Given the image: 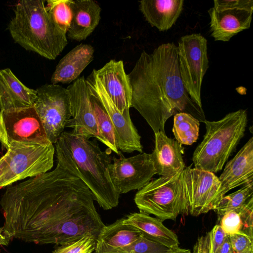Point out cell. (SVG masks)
<instances>
[{
	"label": "cell",
	"mask_w": 253,
	"mask_h": 253,
	"mask_svg": "<svg viewBox=\"0 0 253 253\" xmlns=\"http://www.w3.org/2000/svg\"><path fill=\"white\" fill-rule=\"evenodd\" d=\"M55 169L10 186L0 200L10 240L61 245L104 226L92 193L80 177L64 138L55 143Z\"/></svg>",
	"instance_id": "1"
},
{
	"label": "cell",
	"mask_w": 253,
	"mask_h": 253,
	"mask_svg": "<svg viewBox=\"0 0 253 253\" xmlns=\"http://www.w3.org/2000/svg\"><path fill=\"white\" fill-rule=\"evenodd\" d=\"M131 88L130 108L135 109L155 133L165 131L175 113L206 120L203 109L191 99L180 75L177 46L164 43L149 53L143 51L127 74Z\"/></svg>",
	"instance_id": "2"
},
{
	"label": "cell",
	"mask_w": 253,
	"mask_h": 253,
	"mask_svg": "<svg viewBox=\"0 0 253 253\" xmlns=\"http://www.w3.org/2000/svg\"><path fill=\"white\" fill-rule=\"evenodd\" d=\"M42 0H22L16 3L8 25L14 42L27 50L54 60L68 44L67 35L55 26Z\"/></svg>",
	"instance_id": "3"
},
{
	"label": "cell",
	"mask_w": 253,
	"mask_h": 253,
	"mask_svg": "<svg viewBox=\"0 0 253 253\" xmlns=\"http://www.w3.org/2000/svg\"><path fill=\"white\" fill-rule=\"evenodd\" d=\"M61 136L80 177L90 190L94 201L105 210L116 207L120 195L115 189L109 176L111 150L108 148L103 151L96 141L71 131H64Z\"/></svg>",
	"instance_id": "4"
},
{
	"label": "cell",
	"mask_w": 253,
	"mask_h": 253,
	"mask_svg": "<svg viewBox=\"0 0 253 253\" xmlns=\"http://www.w3.org/2000/svg\"><path fill=\"white\" fill-rule=\"evenodd\" d=\"M206 133L194 151L195 168L215 173L221 170L246 131V110L239 109L216 121L205 120Z\"/></svg>",
	"instance_id": "5"
},
{
	"label": "cell",
	"mask_w": 253,
	"mask_h": 253,
	"mask_svg": "<svg viewBox=\"0 0 253 253\" xmlns=\"http://www.w3.org/2000/svg\"><path fill=\"white\" fill-rule=\"evenodd\" d=\"M53 144L11 142L0 158V188L49 171L53 166Z\"/></svg>",
	"instance_id": "6"
},
{
	"label": "cell",
	"mask_w": 253,
	"mask_h": 253,
	"mask_svg": "<svg viewBox=\"0 0 253 253\" xmlns=\"http://www.w3.org/2000/svg\"><path fill=\"white\" fill-rule=\"evenodd\" d=\"M134 200L140 212L154 215L162 222L188 214L182 172L151 180L138 190Z\"/></svg>",
	"instance_id": "7"
},
{
	"label": "cell",
	"mask_w": 253,
	"mask_h": 253,
	"mask_svg": "<svg viewBox=\"0 0 253 253\" xmlns=\"http://www.w3.org/2000/svg\"><path fill=\"white\" fill-rule=\"evenodd\" d=\"M177 46L183 85L191 99L203 109L201 88L209 68L207 40L200 33H193L181 37Z\"/></svg>",
	"instance_id": "8"
},
{
	"label": "cell",
	"mask_w": 253,
	"mask_h": 253,
	"mask_svg": "<svg viewBox=\"0 0 253 253\" xmlns=\"http://www.w3.org/2000/svg\"><path fill=\"white\" fill-rule=\"evenodd\" d=\"M34 105L46 136L56 143L71 119L70 94L58 84H45L36 89Z\"/></svg>",
	"instance_id": "9"
},
{
	"label": "cell",
	"mask_w": 253,
	"mask_h": 253,
	"mask_svg": "<svg viewBox=\"0 0 253 253\" xmlns=\"http://www.w3.org/2000/svg\"><path fill=\"white\" fill-rule=\"evenodd\" d=\"M188 214L197 216L214 210L220 199V183L212 172L186 167L182 171Z\"/></svg>",
	"instance_id": "10"
},
{
	"label": "cell",
	"mask_w": 253,
	"mask_h": 253,
	"mask_svg": "<svg viewBox=\"0 0 253 253\" xmlns=\"http://www.w3.org/2000/svg\"><path fill=\"white\" fill-rule=\"evenodd\" d=\"M86 81L90 95L99 101L113 124L118 149L124 153H142L141 137L130 119L129 110L122 114L118 110L92 72Z\"/></svg>",
	"instance_id": "11"
},
{
	"label": "cell",
	"mask_w": 253,
	"mask_h": 253,
	"mask_svg": "<svg viewBox=\"0 0 253 253\" xmlns=\"http://www.w3.org/2000/svg\"><path fill=\"white\" fill-rule=\"evenodd\" d=\"M0 124L4 139L3 147L7 150L11 142L33 144L50 142L34 106L0 111Z\"/></svg>",
	"instance_id": "12"
},
{
	"label": "cell",
	"mask_w": 253,
	"mask_h": 253,
	"mask_svg": "<svg viewBox=\"0 0 253 253\" xmlns=\"http://www.w3.org/2000/svg\"><path fill=\"white\" fill-rule=\"evenodd\" d=\"M119 155V158L113 157L109 173L111 182L120 195L142 189L156 174L150 154L141 153L128 158Z\"/></svg>",
	"instance_id": "13"
},
{
	"label": "cell",
	"mask_w": 253,
	"mask_h": 253,
	"mask_svg": "<svg viewBox=\"0 0 253 253\" xmlns=\"http://www.w3.org/2000/svg\"><path fill=\"white\" fill-rule=\"evenodd\" d=\"M70 94L71 119L66 127L72 128L73 134L90 138H97L98 130L91 96L84 76L67 87Z\"/></svg>",
	"instance_id": "14"
},
{
	"label": "cell",
	"mask_w": 253,
	"mask_h": 253,
	"mask_svg": "<svg viewBox=\"0 0 253 253\" xmlns=\"http://www.w3.org/2000/svg\"><path fill=\"white\" fill-rule=\"evenodd\" d=\"M92 72L118 110L122 114L129 110L131 88L123 61L112 59L100 69H93Z\"/></svg>",
	"instance_id": "15"
},
{
	"label": "cell",
	"mask_w": 253,
	"mask_h": 253,
	"mask_svg": "<svg viewBox=\"0 0 253 253\" xmlns=\"http://www.w3.org/2000/svg\"><path fill=\"white\" fill-rule=\"evenodd\" d=\"M218 179L220 200L229 191L253 182V137L228 162Z\"/></svg>",
	"instance_id": "16"
},
{
	"label": "cell",
	"mask_w": 253,
	"mask_h": 253,
	"mask_svg": "<svg viewBox=\"0 0 253 253\" xmlns=\"http://www.w3.org/2000/svg\"><path fill=\"white\" fill-rule=\"evenodd\" d=\"M155 148L150 154L156 174L171 177L181 172L185 168L182 145L165 132L155 133Z\"/></svg>",
	"instance_id": "17"
},
{
	"label": "cell",
	"mask_w": 253,
	"mask_h": 253,
	"mask_svg": "<svg viewBox=\"0 0 253 253\" xmlns=\"http://www.w3.org/2000/svg\"><path fill=\"white\" fill-rule=\"evenodd\" d=\"M253 10L242 9L208 10L210 32L215 41L228 42L239 33L250 28Z\"/></svg>",
	"instance_id": "18"
},
{
	"label": "cell",
	"mask_w": 253,
	"mask_h": 253,
	"mask_svg": "<svg viewBox=\"0 0 253 253\" xmlns=\"http://www.w3.org/2000/svg\"><path fill=\"white\" fill-rule=\"evenodd\" d=\"M37 90L25 86L9 68L0 71V111L34 106Z\"/></svg>",
	"instance_id": "19"
},
{
	"label": "cell",
	"mask_w": 253,
	"mask_h": 253,
	"mask_svg": "<svg viewBox=\"0 0 253 253\" xmlns=\"http://www.w3.org/2000/svg\"><path fill=\"white\" fill-rule=\"evenodd\" d=\"M72 18L67 33L71 40L81 42L94 31L101 19V8L92 0H73Z\"/></svg>",
	"instance_id": "20"
},
{
	"label": "cell",
	"mask_w": 253,
	"mask_h": 253,
	"mask_svg": "<svg viewBox=\"0 0 253 253\" xmlns=\"http://www.w3.org/2000/svg\"><path fill=\"white\" fill-rule=\"evenodd\" d=\"M94 49L89 44H80L67 53L59 62L53 72L52 84L74 82L93 60Z\"/></svg>",
	"instance_id": "21"
},
{
	"label": "cell",
	"mask_w": 253,
	"mask_h": 253,
	"mask_svg": "<svg viewBox=\"0 0 253 253\" xmlns=\"http://www.w3.org/2000/svg\"><path fill=\"white\" fill-rule=\"evenodd\" d=\"M183 0H143L139 8L145 20L160 32L170 29L183 10Z\"/></svg>",
	"instance_id": "22"
},
{
	"label": "cell",
	"mask_w": 253,
	"mask_h": 253,
	"mask_svg": "<svg viewBox=\"0 0 253 253\" xmlns=\"http://www.w3.org/2000/svg\"><path fill=\"white\" fill-rule=\"evenodd\" d=\"M123 219L104 225L97 236L94 253H114L143 235L137 229L124 224Z\"/></svg>",
	"instance_id": "23"
},
{
	"label": "cell",
	"mask_w": 253,
	"mask_h": 253,
	"mask_svg": "<svg viewBox=\"0 0 253 253\" xmlns=\"http://www.w3.org/2000/svg\"><path fill=\"white\" fill-rule=\"evenodd\" d=\"M123 223L139 230L145 238L164 245L170 249H175L180 244L176 234L166 227L157 217L142 212H134L124 218Z\"/></svg>",
	"instance_id": "24"
},
{
	"label": "cell",
	"mask_w": 253,
	"mask_h": 253,
	"mask_svg": "<svg viewBox=\"0 0 253 253\" xmlns=\"http://www.w3.org/2000/svg\"><path fill=\"white\" fill-rule=\"evenodd\" d=\"M218 217L220 225L227 235L240 233L253 238V199L244 207Z\"/></svg>",
	"instance_id": "25"
},
{
	"label": "cell",
	"mask_w": 253,
	"mask_h": 253,
	"mask_svg": "<svg viewBox=\"0 0 253 253\" xmlns=\"http://www.w3.org/2000/svg\"><path fill=\"white\" fill-rule=\"evenodd\" d=\"M200 121L186 113H177L173 118L172 132L181 145H191L196 142L199 134Z\"/></svg>",
	"instance_id": "26"
},
{
	"label": "cell",
	"mask_w": 253,
	"mask_h": 253,
	"mask_svg": "<svg viewBox=\"0 0 253 253\" xmlns=\"http://www.w3.org/2000/svg\"><path fill=\"white\" fill-rule=\"evenodd\" d=\"M91 101L98 130L97 139L111 151L119 155L115 131L112 122L99 101L92 96Z\"/></svg>",
	"instance_id": "27"
},
{
	"label": "cell",
	"mask_w": 253,
	"mask_h": 253,
	"mask_svg": "<svg viewBox=\"0 0 253 253\" xmlns=\"http://www.w3.org/2000/svg\"><path fill=\"white\" fill-rule=\"evenodd\" d=\"M253 182L244 185L238 190L224 196L214 209L218 217L225 212L238 210L253 199Z\"/></svg>",
	"instance_id": "28"
},
{
	"label": "cell",
	"mask_w": 253,
	"mask_h": 253,
	"mask_svg": "<svg viewBox=\"0 0 253 253\" xmlns=\"http://www.w3.org/2000/svg\"><path fill=\"white\" fill-rule=\"evenodd\" d=\"M72 0L46 1V10L57 28L67 35L72 18Z\"/></svg>",
	"instance_id": "29"
},
{
	"label": "cell",
	"mask_w": 253,
	"mask_h": 253,
	"mask_svg": "<svg viewBox=\"0 0 253 253\" xmlns=\"http://www.w3.org/2000/svg\"><path fill=\"white\" fill-rule=\"evenodd\" d=\"M172 249L142 235L131 244L114 253H164Z\"/></svg>",
	"instance_id": "30"
},
{
	"label": "cell",
	"mask_w": 253,
	"mask_h": 253,
	"mask_svg": "<svg viewBox=\"0 0 253 253\" xmlns=\"http://www.w3.org/2000/svg\"><path fill=\"white\" fill-rule=\"evenodd\" d=\"M96 237L91 234L70 242L60 245L52 253H93L96 246Z\"/></svg>",
	"instance_id": "31"
},
{
	"label": "cell",
	"mask_w": 253,
	"mask_h": 253,
	"mask_svg": "<svg viewBox=\"0 0 253 253\" xmlns=\"http://www.w3.org/2000/svg\"><path fill=\"white\" fill-rule=\"evenodd\" d=\"M228 236L235 253H253V238L240 233Z\"/></svg>",
	"instance_id": "32"
},
{
	"label": "cell",
	"mask_w": 253,
	"mask_h": 253,
	"mask_svg": "<svg viewBox=\"0 0 253 253\" xmlns=\"http://www.w3.org/2000/svg\"><path fill=\"white\" fill-rule=\"evenodd\" d=\"M213 7L216 11L242 9L253 10V0H214Z\"/></svg>",
	"instance_id": "33"
},
{
	"label": "cell",
	"mask_w": 253,
	"mask_h": 253,
	"mask_svg": "<svg viewBox=\"0 0 253 253\" xmlns=\"http://www.w3.org/2000/svg\"><path fill=\"white\" fill-rule=\"evenodd\" d=\"M193 253H213L210 231L198 238Z\"/></svg>",
	"instance_id": "34"
},
{
	"label": "cell",
	"mask_w": 253,
	"mask_h": 253,
	"mask_svg": "<svg viewBox=\"0 0 253 253\" xmlns=\"http://www.w3.org/2000/svg\"><path fill=\"white\" fill-rule=\"evenodd\" d=\"M213 253L222 244L228 236L219 224L215 225L210 231Z\"/></svg>",
	"instance_id": "35"
},
{
	"label": "cell",
	"mask_w": 253,
	"mask_h": 253,
	"mask_svg": "<svg viewBox=\"0 0 253 253\" xmlns=\"http://www.w3.org/2000/svg\"><path fill=\"white\" fill-rule=\"evenodd\" d=\"M214 253H235L228 235L226 237L222 244L216 250Z\"/></svg>",
	"instance_id": "36"
},
{
	"label": "cell",
	"mask_w": 253,
	"mask_h": 253,
	"mask_svg": "<svg viewBox=\"0 0 253 253\" xmlns=\"http://www.w3.org/2000/svg\"><path fill=\"white\" fill-rule=\"evenodd\" d=\"M10 240L6 237L2 227H0V245L7 246Z\"/></svg>",
	"instance_id": "37"
},
{
	"label": "cell",
	"mask_w": 253,
	"mask_h": 253,
	"mask_svg": "<svg viewBox=\"0 0 253 253\" xmlns=\"http://www.w3.org/2000/svg\"><path fill=\"white\" fill-rule=\"evenodd\" d=\"M164 253H192L188 249H182L179 247L173 249L169 251Z\"/></svg>",
	"instance_id": "38"
},
{
	"label": "cell",
	"mask_w": 253,
	"mask_h": 253,
	"mask_svg": "<svg viewBox=\"0 0 253 253\" xmlns=\"http://www.w3.org/2000/svg\"><path fill=\"white\" fill-rule=\"evenodd\" d=\"M0 142H1V143L2 144V145L3 146L4 144V139L3 133V131H2V129L0 124Z\"/></svg>",
	"instance_id": "39"
}]
</instances>
